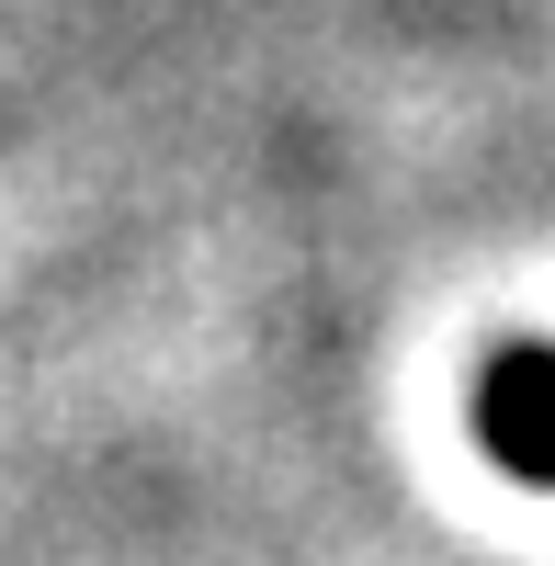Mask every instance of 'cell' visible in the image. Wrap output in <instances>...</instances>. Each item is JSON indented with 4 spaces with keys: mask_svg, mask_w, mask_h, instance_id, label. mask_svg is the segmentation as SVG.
<instances>
[{
    "mask_svg": "<svg viewBox=\"0 0 555 566\" xmlns=\"http://www.w3.org/2000/svg\"><path fill=\"white\" fill-rule=\"evenodd\" d=\"M477 442L511 464V476L555 488V352L544 340H499L477 374Z\"/></svg>",
    "mask_w": 555,
    "mask_h": 566,
    "instance_id": "cell-1",
    "label": "cell"
}]
</instances>
